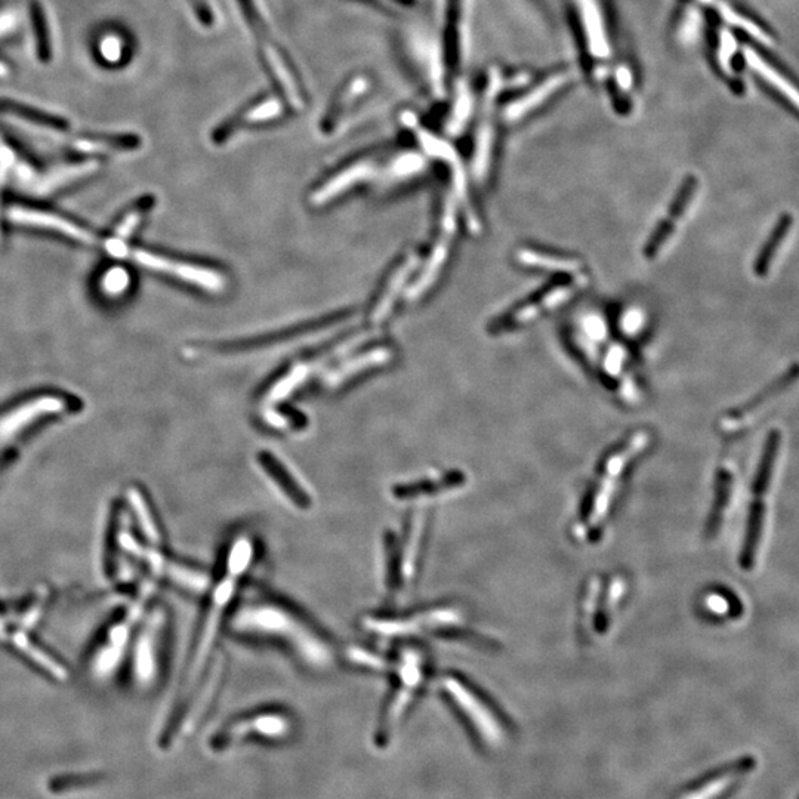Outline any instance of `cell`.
<instances>
[{
    "instance_id": "b9f144b4",
    "label": "cell",
    "mask_w": 799,
    "mask_h": 799,
    "mask_svg": "<svg viewBox=\"0 0 799 799\" xmlns=\"http://www.w3.org/2000/svg\"><path fill=\"white\" fill-rule=\"evenodd\" d=\"M126 43L122 37L117 35H109L104 36L100 42V51L101 57H103L104 61H109V63H120L123 60V55L126 52Z\"/></svg>"
},
{
    "instance_id": "7bdbcfd3",
    "label": "cell",
    "mask_w": 799,
    "mask_h": 799,
    "mask_svg": "<svg viewBox=\"0 0 799 799\" xmlns=\"http://www.w3.org/2000/svg\"><path fill=\"white\" fill-rule=\"evenodd\" d=\"M616 83L622 91H631L634 86V76H632L631 69L628 66H619L615 72Z\"/></svg>"
},
{
    "instance_id": "4dcf8cb0",
    "label": "cell",
    "mask_w": 799,
    "mask_h": 799,
    "mask_svg": "<svg viewBox=\"0 0 799 799\" xmlns=\"http://www.w3.org/2000/svg\"><path fill=\"white\" fill-rule=\"evenodd\" d=\"M794 222L795 219L789 212H783V214L777 218L773 230L768 234L767 240H765L764 245L761 246L758 255L755 256L754 274L758 279H765V277L770 274L771 265H773L777 251H779L780 246H782V243L785 242L786 237H788Z\"/></svg>"
},
{
    "instance_id": "d6a6232c",
    "label": "cell",
    "mask_w": 799,
    "mask_h": 799,
    "mask_svg": "<svg viewBox=\"0 0 799 799\" xmlns=\"http://www.w3.org/2000/svg\"><path fill=\"white\" fill-rule=\"evenodd\" d=\"M165 620V615L159 612L147 623V631L141 641L140 653H138V669H140L141 678L153 677L154 671H156L160 638H162V631L165 628Z\"/></svg>"
},
{
    "instance_id": "cb8c5ba5",
    "label": "cell",
    "mask_w": 799,
    "mask_h": 799,
    "mask_svg": "<svg viewBox=\"0 0 799 799\" xmlns=\"http://www.w3.org/2000/svg\"><path fill=\"white\" fill-rule=\"evenodd\" d=\"M360 339L357 338L356 341L347 342V344L341 345V347L336 348L333 350L332 353L326 354L323 356L322 359L314 360V362H305L295 364L282 379L276 382L273 387L268 390V393L265 394L264 403H262V407H274L277 403H280L282 400L288 399L289 396L296 390V388L301 387L304 384L305 379L314 372V370L319 369L323 363L327 362V360L333 359L335 356H339V354L345 353L348 348L353 347L354 342H359Z\"/></svg>"
},
{
    "instance_id": "ffe728a7",
    "label": "cell",
    "mask_w": 799,
    "mask_h": 799,
    "mask_svg": "<svg viewBox=\"0 0 799 799\" xmlns=\"http://www.w3.org/2000/svg\"><path fill=\"white\" fill-rule=\"evenodd\" d=\"M148 561H150L151 567H153L157 575L165 576L178 588L184 589L190 594H208L212 583H214L211 575L206 570H203L202 567L171 560V558L163 557L160 552H150Z\"/></svg>"
},
{
    "instance_id": "3957f363",
    "label": "cell",
    "mask_w": 799,
    "mask_h": 799,
    "mask_svg": "<svg viewBox=\"0 0 799 799\" xmlns=\"http://www.w3.org/2000/svg\"><path fill=\"white\" fill-rule=\"evenodd\" d=\"M240 2L243 3V14L246 15L248 26H251L252 35L255 37L265 73H268L283 100L288 101L293 110L304 109L307 94L291 58L277 42L276 37L271 35V30L265 26L264 17L258 12L255 0H240Z\"/></svg>"
},
{
    "instance_id": "2e32d148",
    "label": "cell",
    "mask_w": 799,
    "mask_h": 799,
    "mask_svg": "<svg viewBox=\"0 0 799 799\" xmlns=\"http://www.w3.org/2000/svg\"><path fill=\"white\" fill-rule=\"evenodd\" d=\"M581 23L586 51L597 61L612 57V40L601 0H572Z\"/></svg>"
},
{
    "instance_id": "f35d334b",
    "label": "cell",
    "mask_w": 799,
    "mask_h": 799,
    "mask_svg": "<svg viewBox=\"0 0 799 799\" xmlns=\"http://www.w3.org/2000/svg\"><path fill=\"white\" fill-rule=\"evenodd\" d=\"M0 110L15 114V116L24 117V119L30 120V122L39 123V125L52 126V128H63V126H66V123L58 119V117L49 116V114L43 113V111L30 109V107L14 103V101H0Z\"/></svg>"
},
{
    "instance_id": "8fae6325",
    "label": "cell",
    "mask_w": 799,
    "mask_h": 799,
    "mask_svg": "<svg viewBox=\"0 0 799 799\" xmlns=\"http://www.w3.org/2000/svg\"><path fill=\"white\" fill-rule=\"evenodd\" d=\"M774 467H776V455L773 452H763L754 484H752L754 501L749 509L745 541H743L742 552H740V566L746 572L754 569L755 558H757V551L760 548L764 527V495L770 487Z\"/></svg>"
},
{
    "instance_id": "30bf717a",
    "label": "cell",
    "mask_w": 799,
    "mask_h": 799,
    "mask_svg": "<svg viewBox=\"0 0 799 799\" xmlns=\"http://www.w3.org/2000/svg\"><path fill=\"white\" fill-rule=\"evenodd\" d=\"M107 248L114 256H132L134 261L150 270L160 271V273L171 274L184 282L193 283L206 291L219 292L224 289V279L217 271L209 268L199 267V265L185 264V262L174 261L146 251H132L120 239H113L107 243Z\"/></svg>"
},
{
    "instance_id": "52a82bcc",
    "label": "cell",
    "mask_w": 799,
    "mask_h": 799,
    "mask_svg": "<svg viewBox=\"0 0 799 799\" xmlns=\"http://www.w3.org/2000/svg\"><path fill=\"white\" fill-rule=\"evenodd\" d=\"M649 441V434L646 431H638L626 443H623L615 453L609 456L606 465H604L603 474H601L600 480L597 481V486L594 487L591 498H589L588 508H586L585 515H583L582 532L598 529L603 524V521L606 520L610 507H612L615 493L618 492L623 471L631 464L635 456L640 455L646 449Z\"/></svg>"
},
{
    "instance_id": "7a4b0ae2",
    "label": "cell",
    "mask_w": 799,
    "mask_h": 799,
    "mask_svg": "<svg viewBox=\"0 0 799 799\" xmlns=\"http://www.w3.org/2000/svg\"><path fill=\"white\" fill-rule=\"evenodd\" d=\"M240 581H242V576L219 567L218 578L209 589L205 610H203L202 618L194 632L184 669H182L177 693V708L193 693L214 659L219 631H221L222 623H225L227 616L230 615V610L233 609Z\"/></svg>"
},
{
    "instance_id": "d590c367",
    "label": "cell",
    "mask_w": 799,
    "mask_h": 799,
    "mask_svg": "<svg viewBox=\"0 0 799 799\" xmlns=\"http://www.w3.org/2000/svg\"><path fill=\"white\" fill-rule=\"evenodd\" d=\"M369 86L370 82L366 76L360 74V76L351 77L336 94L335 101H333L329 114H327V120L338 122L339 117L344 116L350 110V107H348L350 104H357V101L369 92Z\"/></svg>"
},
{
    "instance_id": "7c38bea8",
    "label": "cell",
    "mask_w": 799,
    "mask_h": 799,
    "mask_svg": "<svg viewBox=\"0 0 799 799\" xmlns=\"http://www.w3.org/2000/svg\"><path fill=\"white\" fill-rule=\"evenodd\" d=\"M586 280L582 276L570 277V279H563L557 285L545 289L541 295L524 304L518 305L514 310L508 311L504 316L499 319L493 320L489 325V330L492 333H502L508 329H515V327L526 325L532 322L533 319L539 314L545 313L546 310L558 307V305L566 302L567 299L572 298L576 292L585 285Z\"/></svg>"
},
{
    "instance_id": "74e56055",
    "label": "cell",
    "mask_w": 799,
    "mask_h": 799,
    "mask_svg": "<svg viewBox=\"0 0 799 799\" xmlns=\"http://www.w3.org/2000/svg\"><path fill=\"white\" fill-rule=\"evenodd\" d=\"M731 492V475L727 471H723L718 478L717 499H715L714 508H712L711 517L708 523V536L714 538L720 530L721 520L724 517V511L730 499Z\"/></svg>"
},
{
    "instance_id": "ab89813d",
    "label": "cell",
    "mask_w": 799,
    "mask_h": 799,
    "mask_svg": "<svg viewBox=\"0 0 799 799\" xmlns=\"http://www.w3.org/2000/svg\"><path fill=\"white\" fill-rule=\"evenodd\" d=\"M32 23L35 29L37 54L42 61H49L51 58V42H49L48 24H46L45 12L40 8L39 3L32 5Z\"/></svg>"
},
{
    "instance_id": "5bb4252c",
    "label": "cell",
    "mask_w": 799,
    "mask_h": 799,
    "mask_svg": "<svg viewBox=\"0 0 799 799\" xmlns=\"http://www.w3.org/2000/svg\"><path fill=\"white\" fill-rule=\"evenodd\" d=\"M401 120H403L404 125L409 126V128L415 132L419 143H421V146L424 147V150L427 151L430 156L437 157V159L443 160L444 163L449 165L453 175V184H455L456 191H458L459 199L464 200L465 208H467L468 224H470L471 230H478L477 218H475L470 202H468L467 180H465L464 165H462L461 159H459L458 151L450 146V144H447L446 141L441 140V138L431 134L427 129L422 128L413 114L404 113L403 116H401Z\"/></svg>"
},
{
    "instance_id": "9c48e42d",
    "label": "cell",
    "mask_w": 799,
    "mask_h": 799,
    "mask_svg": "<svg viewBox=\"0 0 799 799\" xmlns=\"http://www.w3.org/2000/svg\"><path fill=\"white\" fill-rule=\"evenodd\" d=\"M746 67L754 74L761 88L771 100L799 120V77L776 57L768 54L767 48L749 42L742 49Z\"/></svg>"
},
{
    "instance_id": "4316f807",
    "label": "cell",
    "mask_w": 799,
    "mask_h": 799,
    "mask_svg": "<svg viewBox=\"0 0 799 799\" xmlns=\"http://www.w3.org/2000/svg\"><path fill=\"white\" fill-rule=\"evenodd\" d=\"M715 8H717L718 17L723 21L724 26L736 29L740 35L748 37L749 42L764 46V48L773 45L776 36L761 21L755 20L751 15L743 14L742 11L728 3H717Z\"/></svg>"
},
{
    "instance_id": "6da1fadb",
    "label": "cell",
    "mask_w": 799,
    "mask_h": 799,
    "mask_svg": "<svg viewBox=\"0 0 799 799\" xmlns=\"http://www.w3.org/2000/svg\"><path fill=\"white\" fill-rule=\"evenodd\" d=\"M227 625L236 637L276 644L316 671L332 668L338 657L325 632L279 598L259 595L240 601L230 610Z\"/></svg>"
},
{
    "instance_id": "ac0fdd59",
    "label": "cell",
    "mask_w": 799,
    "mask_h": 799,
    "mask_svg": "<svg viewBox=\"0 0 799 799\" xmlns=\"http://www.w3.org/2000/svg\"><path fill=\"white\" fill-rule=\"evenodd\" d=\"M291 730V720L283 712L267 711L261 714L249 715L228 724L224 730L219 731L215 745L225 748V745L245 739L256 733L258 736L282 737Z\"/></svg>"
},
{
    "instance_id": "603a6c76",
    "label": "cell",
    "mask_w": 799,
    "mask_h": 799,
    "mask_svg": "<svg viewBox=\"0 0 799 799\" xmlns=\"http://www.w3.org/2000/svg\"><path fill=\"white\" fill-rule=\"evenodd\" d=\"M570 82V76L566 72H558L549 74L538 85L532 86L529 91L521 94V97L515 98L514 101L508 104L504 110V117L507 122H518L524 119L527 114L532 111L538 110L539 107L548 103L555 94L563 91L564 86Z\"/></svg>"
},
{
    "instance_id": "836d02e7",
    "label": "cell",
    "mask_w": 799,
    "mask_h": 799,
    "mask_svg": "<svg viewBox=\"0 0 799 799\" xmlns=\"http://www.w3.org/2000/svg\"><path fill=\"white\" fill-rule=\"evenodd\" d=\"M517 261L526 267L541 268L555 273L581 274L582 262L567 256L546 254L535 249H520L515 255Z\"/></svg>"
},
{
    "instance_id": "83f0119b",
    "label": "cell",
    "mask_w": 799,
    "mask_h": 799,
    "mask_svg": "<svg viewBox=\"0 0 799 799\" xmlns=\"http://www.w3.org/2000/svg\"><path fill=\"white\" fill-rule=\"evenodd\" d=\"M799 381V363H792L791 366L788 367L786 372H783L782 375L777 376L771 384H768L767 387H764L760 393L755 394L752 399L745 401V403L740 404V406L734 407L731 409L730 412L727 413V419L730 421H740V419L746 418V416L751 415L752 412L755 410L760 409L763 404L767 403V401L776 399L779 397L780 394L785 393L786 390L792 387V385L797 384Z\"/></svg>"
},
{
    "instance_id": "e0dca14e",
    "label": "cell",
    "mask_w": 799,
    "mask_h": 799,
    "mask_svg": "<svg viewBox=\"0 0 799 799\" xmlns=\"http://www.w3.org/2000/svg\"><path fill=\"white\" fill-rule=\"evenodd\" d=\"M455 231L456 205L452 197H447L446 203H444L443 215H441L440 234H438L436 245L431 251L430 259H428L418 282L407 292V298L412 299V301L413 299H418L419 296L424 295L434 285L438 274H440L441 267L446 262L447 255H449L450 243H452L453 236H455Z\"/></svg>"
},
{
    "instance_id": "ba28073f",
    "label": "cell",
    "mask_w": 799,
    "mask_h": 799,
    "mask_svg": "<svg viewBox=\"0 0 799 799\" xmlns=\"http://www.w3.org/2000/svg\"><path fill=\"white\" fill-rule=\"evenodd\" d=\"M461 620L459 612L453 607H433L421 612L406 615H385L373 613L362 618L364 631L388 640H406L418 635L434 634L453 628Z\"/></svg>"
},
{
    "instance_id": "ee69618b",
    "label": "cell",
    "mask_w": 799,
    "mask_h": 799,
    "mask_svg": "<svg viewBox=\"0 0 799 799\" xmlns=\"http://www.w3.org/2000/svg\"><path fill=\"white\" fill-rule=\"evenodd\" d=\"M6 73H8V69H6L5 64L0 63V77L6 76Z\"/></svg>"
},
{
    "instance_id": "5b68a950",
    "label": "cell",
    "mask_w": 799,
    "mask_h": 799,
    "mask_svg": "<svg viewBox=\"0 0 799 799\" xmlns=\"http://www.w3.org/2000/svg\"><path fill=\"white\" fill-rule=\"evenodd\" d=\"M425 526L427 517L424 512H416L407 521L401 538H397L394 532L385 533L384 585L391 597L401 594L415 579Z\"/></svg>"
},
{
    "instance_id": "9a60e30c",
    "label": "cell",
    "mask_w": 799,
    "mask_h": 799,
    "mask_svg": "<svg viewBox=\"0 0 799 799\" xmlns=\"http://www.w3.org/2000/svg\"><path fill=\"white\" fill-rule=\"evenodd\" d=\"M255 462L264 477L270 481L271 486L292 508L308 511L313 507V496H311L310 490L302 484L298 477L293 475L288 465L283 464L282 459L277 458L268 450H259L256 453Z\"/></svg>"
},
{
    "instance_id": "8d00e7d4",
    "label": "cell",
    "mask_w": 799,
    "mask_h": 799,
    "mask_svg": "<svg viewBox=\"0 0 799 799\" xmlns=\"http://www.w3.org/2000/svg\"><path fill=\"white\" fill-rule=\"evenodd\" d=\"M348 662L370 671L387 672L393 665V656H385L367 647L351 646L345 650Z\"/></svg>"
},
{
    "instance_id": "d6986e66",
    "label": "cell",
    "mask_w": 799,
    "mask_h": 799,
    "mask_svg": "<svg viewBox=\"0 0 799 799\" xmlns=\"http://www.w3.org/2000/svg\"><path fill=\"white\" fill-rule=\"evenodd\" d=\"M697 188H699L697 177H694V175L686 177V180L681 184L680 190H678L677 196H675L674 203L669 208L668 217L659 222L656 230L650 236L649 242L644 246V255H646L647 259H654L659 256L666 243L671 240L672 234L677 230L678 222L689 211L691 202L696 196Z\"/></svg>"
},
{
    "instance_id": "e575fe53",
    "label": "cell",
    "mask_w": 799,
    "mask_h": 799,
    "mask_svg": "<svg viewBox=\"0 0 799 799\" xmlns=\"http://www.w3.org/2000/svg\"><path fill=\"white\" fill-rule=\"evenodd\" d=\"M474 113V95L467 80L459 79L455 85L452 111H450L447 132L450 135H459L464 132L465 126L470 122Z\"/></svg>"
},
{
    "instance_id": "8992f818",
    "label": "cell",
    "mask_w": 799,
    "mask_h": 799,
    "mask_svg": "<svg viewBox=\"0 0 799 799\" xmlns=\"http://www.w3.org/2000/svg\"><path fill=\"white\" fill-rule=\"evenodd\" d=\"M441 689L461 712L478 743L489 751H499L505 746L508 742V727L477 691L453 675L443 678Z\"/></svg>"
},
{
    "instance_id": "4fadbf2b",
    "label": "cell",
    "mask_w": 799,
    "mask_h": 799,
    "mask_svg": "<svg viewBox=\"0 0 799 799\" xmlns=\"http://www.w3.org/2000/svg\"><path fill=\"white\" fill-rule=\"evenodd\" d=\"M225 668H227V660H225L224 654H215L208 671L203 675L196 689L177 708V714H175L177 723L175 724H177L178 736L193 730L202 720L203 715L211 708L219 689H221L222 681H224Z\"/></svg>"
},
{
    "instance_id": "484cf974",
    "label": "cell",
    "mask_w": 799,
    "mask_h": 799,
    "mask_svg": "<svg viewBox=\"0 0 799 799\" xmlns=\"http://www.w3.org/2000/svg\"><path fill=\"white\" fill-rule=\"evenodd\" d=\"M376 171H378V165L372 162V160L357 162L356 165H351L350 168L339 172L332 180L326 181L325 184L311 196V202L316 206L326 205L327 202L335 199L336 196L344 193L348 188L353 187L354 184L369 180L370 177L376 174Z\"/></svg>"
},
{
    "instance_id": "f546056e",
    "label": "cell",
    "mask_w": 799,
    "mask_h": 799,
    "mask_svg": "<svg viewBox=\"0 0 799 799\" xmlns=\"http://www.w3.org/2000/svg\"><path fill=\"white\" fill-rule=\"evenodd\" d=\"M391 357H393V353L388 348H373L367 353L347 360V362L342 363L341 366L336 367L332 372L327 373L325 385L327 388L339 387V385L344 384L345 381L359 375L364 370L390 362Z\"/></svg>"
},
{
    "instance_id": "277c9868",
    "label": "cell",
    "mask_w": 799,
    "mask_h": 799,
    "mask_svg": "<svg viewBox=\"0 0 799 799\" xmlns=\"http://www.w3.org/2000/svg\"><path fill=\"white\" fill-rule=\"evenodd\" d=\"M390 671L394 674V687L382 712L376 734L379 740L388 739L396 730L413 697L421 689L427 674L425 654L418 647L403 646L394 654Z\"/></svg>"
},
{
    "instance_id": "1f68e13d",
    "label": "cell",
    "mask_w": 799,
    "mask_h": 799,
    "mask_svg": "<svg viewBox=\"0 0 799 799\" xmlns=\"http://www.w3.org/2000/svg\"><path fill=\"white\" fill-rule=\"evenodd\" d=\"M283 113H285L283 100L276 97L262 98V100L255 101L249 109L243 110L239 116L230 120L227 125L222 126L218 134L228 137V135L233 134L234 129L239 128V126H251L255 125V123L268 122V120L277 119V117L282 116Z\"/></svg>"
},
{
    "instance_id": "f1b7e54d",
    "label": "cell",
    "mask_w": 799,
    "mask_h": 799,
    "mask_svg": "<svg viewBox=\"0 0 799 799\" xmlns=\"http://www.w3.org/2000/svg\"><path fill=\"white\" fill-rule=\"evenodd\" d=\"M418 261V255H409L391 274L387 286L381 293V298L378 299L375 307H373L372 317H370L372 323L379 325V323L387 319L388 314L393 310V305L396 304V299L399 298L401 289L406 285L407 279H409L410 274L418 265Z\"/></svg>"
},
{
    "instance_id": "44dd1931",
    "label": "cell",
    "mask_w": 799,
    "mask_h": 799,
    "mask_svg": "<svg viewBox=\"0 0 799 799\" xmlns=\"http://www.w3.org/2000/svg\"><path fill=\"white\" fill-rule=\"evenodd\" d=\"M754 768L755 761L751 758L730 764L717 773L709 774L696 785L690 786L677 799H723Z\"/></svg>"
},
{
    "instance_id": "60d3db41",
    "label": "cell",
    "mask_w": 799,
    "mask_h": 799,
    "mask_svg": "<svg viewBox=\"0 0 799 799\" xmlns=\"http://www.w3.org/2000/svg\"><path fill=\"white\" fill-rule=\"evenodd\" d=\"M700 27H702V11L697 6L690 5L684 12L678 36L684 43L693 42L699 36Z\"/></svg>"
},
{
    "instance_id": "d4e9b609",
    "label": "cell",
    "mask_w": 799,
    "mask_h": 799,
    "mask_svg": "<svg viewBox=\"0 0 799 799\" xmlns=\"http://www.w3.org/2000/svg\"><path fill=\"white\" fill-rule=\"evenodd\" d=\"M461 475L446 474L440 477L422 478L410 483L394 484L391 496L399 502H421L452 492L461 484Z\"/></svg>"
},
{
    "instance_id": "7402d4cb",
    "label": "cell",
    "mask_w": 799,
    "mask_h": 799,
    "mask_svg": "<svg viewBox=\"0 0 799 799\" xmlns=\"http://www.w3.org/2000/svg\"><path fill=\"white\" fill-rule=\"evenodd\" d=\"M714 64L727 85L737 94H742V70L746 67L743 51L737 45L736 36L726 26L718 27L714 40Z\"/></svg>"
}]
</instances>
